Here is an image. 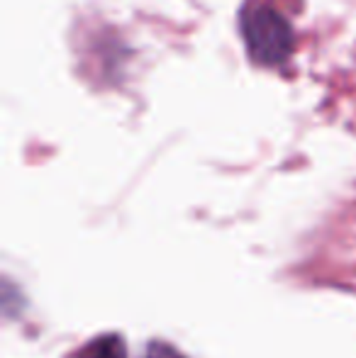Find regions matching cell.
Returning a JSON list of instances; mask_svg holds the SVG:
<instances>
[{
	"label": "cell",
	"mask_w": 356,
	"mask_h": 358,
	"mask_svg": "<svg viewBox=\"0 0 356 358\" xmlns=\"http://www.w3.org/2000/svg\"><path fill=\"white\" fill-rule=\"evenodd\" d=\"M71 358H127V349L120 336L105 334L100 339H93L86 349L76 351Z\"/></svg>",
	"instance_id": "obj_2"
},
{
	"label": "cell",
	"mask_w": 356,
	"mask_h": 358,
	"mask_svg": "<svg viewBox=\"0 0 356 358\" xmlns=\"http://www.w3.org/2000/svg\"><path fill=\"white\" fill-rule=\"evenodd\" d=\"M242 37L247 54L259 66H280L293 54V27L269 5H252L244 10Z\"/></svg>",
	"instance_id": "obj_1"
},
{
	"label": "cell",
	"mask_w": 356,
	"mask_h": 358,
	"mask_svg": "<svg viewBox=\"0 0 356 358\" xmlns=\"http://www.w3.org/2000/svg\"><path fill=\"white\" fill-rule=\"evenodd\" d=\"M144 358H183L178 354V351H173L171 346H166V344H157L154 341L152 346H149V351H147V356Z\"/></svg>",
	"instance_id": "obj_3"
}]
</instances>
